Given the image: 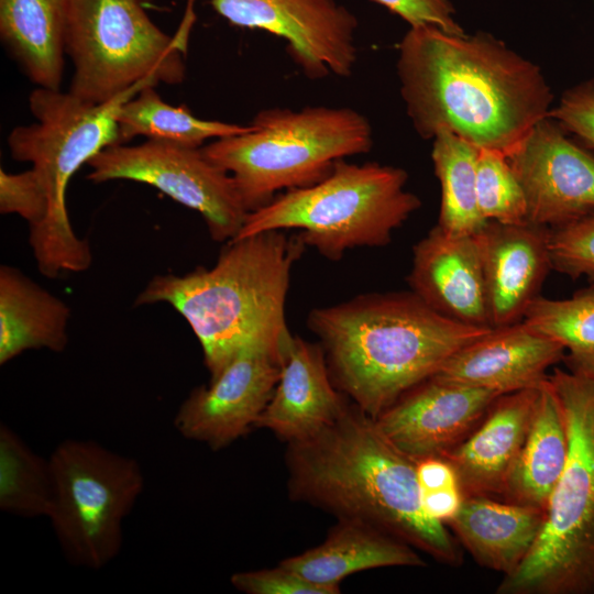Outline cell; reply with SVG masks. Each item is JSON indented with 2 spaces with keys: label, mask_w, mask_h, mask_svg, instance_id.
Instances as JSON below:
<instances>
[{
  "label": "cell",
  "mask_w": 594,
  "mask_h": 594,
  "mask_svg": "<svg viewBox=\"0 0 594 594\" xmlns=\"http://www.w3.org/2000/svg\"><path fill=\"white\" fill-rule=\"evenodd\" d=\"M550 116L507 156L524 190L527 221L557 228L594 212V153Z\"/></svg>",
  "instance_id": "4fadbf2b"
},
{
  "label": "cell",
  "mask_w": 594,
  "mask_h": 594,
  "mask_svg": "<svg viewBox=\"0 0 594 594\" xmlns=\"http://www.w3.org/2000/svg\"><path fill=\"white\" fill-rule=\"evenodd\" d=\"M522 321L563 346L570 372L594 378V284L564 299L538 296Z\"/></svg>",
  "instance_id": "83f0119b"
},
{
  "label": "cell",
  "mask_w": 594,
  "mask_h": 594,
  "mask_svg": "<svg viewBox=\"0 0 594 594\" xmlns=\"http://www.w3.org/2000/svg\"><path fill=\"white\" fill-rule=\"evenodd\" d=\"M540 386L498 396L475 430L443 457L454 469L463 497L502 498L527 437Z\"/></svg>",
  "instance_id": "ffe728a7"
},
{
  "label": "cell",
  "mask_w": 594,
  "mask_h": 594,
  "mask_svg": "<svg viewBox=\"0 0 594 594\" xmlns=\"http://www.w3.org/2000/svg\"><path fill=\"white\" fill-rule=\"evenodd\" d=\"M548 382L568 458L534 547L495 594H594V378L556 369Z\"/></svg>",
  "instance_id": "52a82bcc"
},
{
  "label": "cell",
  "mask_w": 594,
  "mask_h": 594,
  "mask_svg": "<svg viewBox=\"0 0 594 594\" xmlns=\"http://www.w3.org/2000/svg\"><path fill=\"white\" fill-rule=\"evenodd\" d=\"M87 165V178L92 183H143L199 212L210 237L218 242L234 239L249 213L232 176L208 160L201 147L156 140L138 145L114 144Z\"/></svg>",
  "instance_id": "8fae6325"
},
{
  "label": "cell",
  "mask_w": 594,
  "mask_h": 594,
  "mask_svg": "<svg viewBox=\"0 0 594 594\" xmlns=\"http://www.w3.org/2000/svg\"><path fill=\"white\" fill-rule=\"evenodd\" d=\"M230 24L286 41L294 64L309 79L350 77L358 47L356 16L338 0H209Z\"/></svg>",
  "instance_id": "7c38bea8"
},
{
  "label": "cell",
  "mask_w": 594,
  "mask_h": 594,
  "mask_svg": "<svg viewBox=\"0 0 594 594\" xmlns=\"http://www.w3.org/2000/svg\"><path fill=\"white\" fill-rule=\"evenodd\" d=\"M279 364L277 385L255 427L290 443L316 435L348 407L319 342L290 334L280 349Z\"/></svg>",
  "instance_id": "d6986e66"
},
{
  "label": "cell",
  "mask_w": 594,
  "mask_h": 594,
  "mask_svg": "<svg viewBox=\"0 0 594 594\" xmlns=\"http://www.w3.org/2000/svg\"><path fill=\"white\" fill-rule=\"evenodd\" d=\"M280 373L279 354L263 344L242 349L207 386L180 404L174 427L186 439L222 449L255 426Z\"/></svg>",
  "instance_id": "5bb4252c"
},
{
  "label": "cell",
  "mask_w": 594,
  "mask_h": 594,
  "mask_svg": "<svg viewBox=\"0 0 594 594\" xmlns=\"http://www.w3.org/2000/svg\"><path fill=\"white\" fill-rule=\"evenodd\" d=\"M498 393L430 377L375 418L385 437L416 461L443 458L482 422Z\"/></svg>",
  "instance_id": "9a60e30c"
},
{
  "label": "cell",
  "mask_w": 594,
  "mask_h": 594,
  "mask_svg": "<svg viewBox=\"0 0 594 594\" xmlns=\"http://www.w3.org/2000/svg\"><path fill=\"white\" fill-rule=\"evenodd\" d=\"M48 211V199L43 184L31 168L21 173L0 169V212L15 213L29 228L41 223Z\"/></svg>",
  "instance_id": "1f68e13d"
},
{
  "label": "cell",
  "mask_w": 594,
  "mask_h": 594,
  "mask_svg": "<svg viewBox=\"0 0 594 594\" xmlns=\"http://www.w3.org/2000/svg\"><path fill=\"white\" fill-rule=\"evenodd\" d=\"M140 1H142L143 3H147V2H150L151 0H140Z\"/></svg>",
  "instance_id": "74e56055"
},
{
  "label": "cell",
  "mask_w": 594,
  "mask_h": 594,
  "mask_svg": "<svg viewBox=\"0 0 594 594\" xmlns=\"http://www.w3.org/2000/svg\"><path fill=\"white\" fill-rule=\"evenodd\" d=\"M552 270L594 284V212L549 231Z\"/></svg>",
  "instance_id": "4dcf8cb0"
},
{
  "label": "cell",
  "mask_w": 594,
  "mask_h": 594,
  "mask_svg": "<svg viewBox=\"0 0 594 594\" xmlns=\"http://www.w3.org/2000/svg\"><path fill=\"white\" fill-rule=\"evenodd\" d=\"M286 458L295 499L369 522L444 565L462 563L446 525L425 510L417 461L355 404L316 435L288 443Z\"/></svg>",
  "instance_id": "7a4b0ae2"
},
{
  "label": "cell",
  "mask_w": 594,
  "mask_h": 594,
  "mask_svg": "<svg viewBox=\"0 0 594 594\" xmlns=\"http://www.w3.org/2000/svg\"><path fill=\"white\" fill-rule=\"evenodd\" d=\"M549 116L594 151V78L566 89Z\"/></svg>",
  "instance_id": "d6a6232c"
},
{
  "label": "cell",
  "mask_w": 594,
  "mask_h": 594,
  "mask_svg": "<svg viewBox=\"0 0 594 594\" xmlns=\"http://www.w3.org/2000/svg\"><path fill=\"white\" fill-rule=\"evenodd\" d=\"M409 26L430 25L450 34H465L455 19L452 0H373Z\"/></svg>",
  "instance_id": "e575fe53"
},
{
  "label": "cell",
  "mask_w": 594,
  "mask_h": 594,
  "mask_svg": "<svg viewBox=\"0 0 594 594\" xmlns=\"http://www.w3.org/2000/svg\"><path fill=\"white\" fill-rule=\"evenodd\" d=\"M544 518L543 509L488 496H468L448 525L477 564L505 576L528 556Z\"/></svg>",
  "instance_id": "44dd1931"
},
{
  "label": "cell",
  "mask_w": 594,
  "mask_h": 594,
  "mask_svg": "<svg viewBox=\"0 0 594 594\" xmlns=\"http://www.w3.org/2000/svg\"><path fill=\"white\" fill-rule=\"evenodd\" d=\"M407 180L400 167L338 160L319 183L286 190L249 212L234 239L296 229L307 248L330 261L355 248L387 245L394 231L421 206L406 188Z\"/></svg>",
  "instance_id": "ba28073f"
},
{
  "label": "cell",
  "mask_w": 594,
  "mask_h": 594,
  "mask_svg": "<svg viewBox=\"0 0 594 594\" xmlns=\"http://www.w3.org/2000/svg\"><path fill=\"white\" fill-rule=\"evenodd\" d=\"M154 87H144L120 108L117 116L120 144L135 136H145L147 140L200 148L209 139L228 138L251 130L250 124L197 118L184 106L166 103Z\"/></svg>",
  "instance_id": "484cf974"
},
{
  "label": "cell",
  "mask_w": 594,
  "mask_h": 594,
  "mask_svg": "<svg viewBox=\"0 0 594 594\" xmlns=\"http://www.w3.org/2000/svg\"><path fill=\"white\" fill-rule=\"evenodd\" d=\"M272 230L233 239L210 268L154 276L134 306L166 302L188 322L215 377L242 349L278 354L287 338L286 299L293 266L307 246L298 234Z\"/></svg>",
  "instance_id": "277c9868"
},
{
  "label": "cell",
  "mask_w": 594,
  "mask_h": 594,
  "mask_svg": "<svg viewBox=\"0 0 594 594\" xmlns=\"http://www.w3.org/2000/svg\"><path fill=\"white\" fill-rule=\"evenodd\" d=\"M53 498L47 518L66 559L101 569L122 547V522L144 476L138 461L92 440L67 439L48 458Z\"/></svg>",
  "instance_id": "30bf717a"
},
{
  "label": "cell",
  "mask_w": 594,
  "mask_h": 594,
  "mask_svg": "<svg viewBox=\"0 0 594 594\" xmlns=\"http://www.w3.org/2000/svg\"><path fill=\"white\" fill-rule=\"evenodd\" d=\"M144 80L105 103H89L69 91L37 87L29 96L35 122L12 129L11 157L32 164L48 199L44 220L29 228V244L38 272L48 278L87 271L92 252L70 223L66 191L72 176L105 148L120 144L117 116L122 105L146 86Z\"/></svg>",
  "instance_id": "5b68a950"
},
{
  "label": "cell",
  "mask_w": 594,
  "mask_h": 594,
  "mask_svg": "<svg viewBox=\"0 0 594 594\" xmlns=\"http://www.w3.org/2000/svg\"><path fill=\"white\" fill-rule=\"evenodd\" d=\"M311 583L340 593L348 575L377 568L424 566L409 544L359 519L339 518L322 543L280 562Z\"/></svg>",
  "instance_id": "7402d4cb"
},
{
  "label": "cell",
  "mask_w": 594,
  "mask_h": 594,
  "mask_svg": "<svg viewBox=\"0 0 594 594\" xmlns=\"http://www.w3.org/2000/svg\"><path fill=\"white\" fill-rule=\"evenodd\" d=\"M476 194L480 212L486 221L509 224L527 221L524 190L505 155L479 150Z\"/></svg>",
  "instance_id": "f546056e"
},
{
  "label": "cell",
  "mask_w": 594,
  "mask_h": 594,
  "mask_svg": "<svg viewBox=\"0 0 594 594\" xmlns=\"http://www.w3.org/2000/svg\"><path fill=\"white\" fill-rule=\"evenodd\" d=\"M396 70L407 116L425 140L448 131L507 157L552 109L539 66L486 32L410 26Z\"/></svg>",
  "instance_id": "6da1fadb"
},
{
  "label": "cell",
  "mask_w": 594,
  "mask_h": 594,
  "mask_svg": "<svg viewBox=\"0 0 594 594\" xmlns=\"http://www.w3.org/2000/svg\"><path fill=\"white\" fill-rule=\"evenodd\" d=\"M53 482L48 459L34 453L7 425L0 426V509L22 517H47Z\"/></svg>",
  "instance_id": "f1b7e54d"
},
{
  "label": "cell",
  "mask_w": 594,
  "mask_h": 594,
  "mask_svg": "<svg viewBox=\"0 0 594 594\" xmlns=\"http://www.w3.org/2000/svg\"><path fill=\"white\" fill-rule=\"evenodd\" d=\"M568 450L561 409L547 378L539 388L527 437L502 499L546 510L564 470Z\"/></svg>",
  "instance_id": "d4e9b609"
},
{
  "label": "cell",
  "mask_w": 594,
  "mask_h": 594,
  "mask_svg": "<svg viewBox=\"0 0 594 594\" xmlns=\"http://www.w3.org/2000/svg\"><path fill=\"white\" fill-rule=\"evenodd\" d=\"M65 30L66 0H0L1 42L37 87H61Z\"/></svg>",
  "instance_id": "cb8c5ba5"
},
{
  "label": "cell",
  "mask_w": 594,
  "mask_h": 594,
  "mask_svg": "<svg viewBox=\"0 0 594 594\" xmlns=\"http://www.w3.org/2000/svg\"><path fill=\"white\" fill-rule=\"evenodd\" d=\"M563 346L524 321L493 328L451 355L432 377L509 394L542 385Z\"/></svg>",
  "instance_id": "e0dca14e"
},
{
  "label": "cell",
  "mask_w": 594,
  "mask_h": 594,
  "mask_svg": "<svg viewBox=\"0 0 594 594\" xmlns=\"http://www.w3.org/2000/svg\"><path fill=\"white\" fill-rule=\"evenodd\" d=\"M550 228L487 221L473 237L486 288L492 328L522 321L552 270Z\"/></svg>",
  "instance_id": "2e32d148"
},
{
  "label": "cell",
  "mask_w": 594,
  "mask_h": 594,
  "mask_svg": "<svg viewBox=\"0 0 594 594\" xmlns=\"http://www.w3.org/2000/svg\"><path fill=\"white\" fill-rule=\"evenodd\" d=\"M417 476L421 492L459 487L454 469L443 458L417 461Z\"/></svg>",
  "instance_id": "d590c367"
},
{
  "label": "cell",
  "mask_w": 594,
  "mask_h": 594,
  "mask_svg": "<svg viewBox=\"0 0 594 594\" xmlns=\"http://www.w3.org/2000/svg\"><path fill=\"white\" fill-rule=\"evenodd\" d=\"M425 510L433 519L447 525L458 513L463 495L459 487L421 492Z\"/></svg>",
  "instance_id": "8d00e7d4"
},
{
  "label": "cell",
  "mask_w": 594,
  "mask_h": 594,
  "mask_svg": "<svg viewBox=\"0 0 594 594\" xmlns=\"http://www.w3.org/2000/svg\"><path fill=\"white\" fill-rule=\"evenodd\" d=\"M231 584L246 594H336L332 590L311 583L279 563L275 568L237 572Z\"/></svg>",
  "instance_id": "836d02e7"
},
{
  "label": "cell",
  "mask_w": 594,
  "mask_h": 594,
  "mask_svg": "<svg viewBox=\"0 0 594 594\" xmlns=\"http://www.w3.org/2000/svg\"><path fill=\"white\" fill-rule=\"evenodd\" d=\"M70 309L20 270L0 267V364L28 350L62 352L68 344Z\"/></svg>",
  "instance_id": "603a6c76"
},
{
  "label": "cell",
  "mask_w": 594,
  "mask_h": 594,
  "mask_svg": "<svg viewBox=\"0 0 594 594\" xmlns=\"http://www.w3.org/2000/svg\"><path fill=\"white\" fill-rule=\"evenodd\" d=\"M195 1L187 0L179 28L169 36L140 0H66L65 54L74 67L69 92L105 103L144 80L182 84Z\"/></svg>",
  "instance_id": "9c48e42d"
},
{
  "label": "cell",
  "mask_w": 594,
  "mask_h": 594,
  "mask_svg": "<svg viewBox=\"0 0 594 594\" xmlns=\"http://www.w3.org/2000/svg\"><path fill=\"white\" fill-rule=\"evenodd\" d=\"M251 130L201 147L228 172L249 212L280 190L309 187L326 178L338 160L370 152L369 119L348 107L308 106L260 110Z\"/></svg>",
  "instance_id": "8992f818"
},
{
  "label": "cell",
  "mask_w": 594,
  "mask_h": 594,
  "mask_svg": "<svg viewBox=\"0 0 594 594\" xmlns=\"http://www.w3.org/2000/svg\"><path fill=\"white\" fill-rule=\"evenodd\" d=\"M410 290L440 315L492 329L485 282L473 235L453 237L437 224L413 248Z\"/></svg>",
  "instance_id": "ac0fdd59"
},
{
  "label": "cell",
  "mask_w": 594,
  "mask_h": 594,
  "mask_svg": "<svg viewBox=\"0 0 594 594\" xmlns=\"http://www.w3.org/2000/svg\"><path fill=\"white\" fill-rule=\"evenodd\" d=\"M307 326L324 351L336 387L374 419L491 330L447 318L411 290L314 308Z\"/></svg>",
  "instance_id": "3957f363"
},
{
  "label": "cell",
  "mask_w": 594,
  "mask_h": 594,
  "mask_svg": "<svg viewBox=\"0 0 594 594\" xmlns=\"http://www.w3.org/2000/svg\"><path fill=\"white\" fill-rule=\"evenodd\" d=\"M432 140L431 160L441 188L437 226L449 235H474L487 222L477 205L480 148L448 131H440Z\"/></svg>",
  "instance_id": "4316f807"
}]
</instances>
